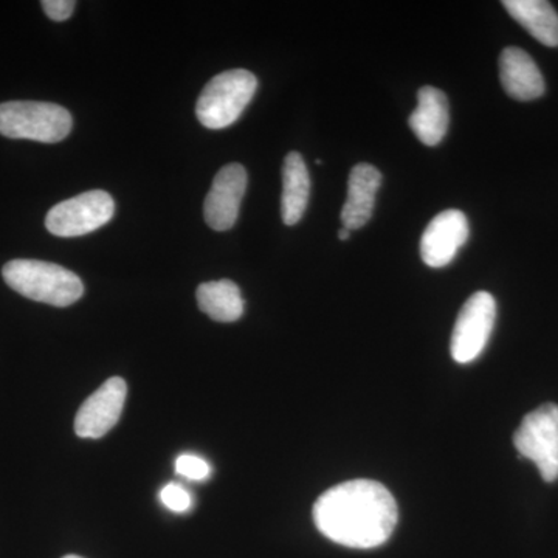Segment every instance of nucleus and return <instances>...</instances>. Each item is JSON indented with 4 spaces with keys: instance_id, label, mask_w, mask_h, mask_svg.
I'll use <instances>...</instances> for the list:
<instances>
[{
    "instance_id": "nucleus-4",
    "label": "nucleus",
    "mask_w": 558,
    "mask_h": 558,
    "mask_svg": "<svg viewBox=\"0 0 558 558\" xmlns=\"http://www.w3.org/2000/svg\"><path fill=\"white\" fill-rule=\"evenodd\" d=\"M72 116L53 102L9 101L0 105V134L39 143L62 142L72 131Z\"/></svg>"
},
{
    "instance_id": "nucleus-6",
    "label": "nucleus",
    "mask_w": 558,
    "mask_h": 558,
    "mask_svg": "<svg viewBox=\"0 0 558 558\" xmlns=\"http://www.w3.org/2000/svg\"><path fill=\"white\" fill-rule=\"evenodd\" d=\"M113 211L116 204L109 193L87 191L54 205L47 213L46 227L54 236H84L110 222Z\"/></svg>"
},
{
    "instance_id": "nucleus-9",
    "label": "nucleus",
    "mask_w": 558,
    "mask_h": 558,
    "mask_svg": "<svg viewBox=\"0 0 558 558\" xmlns=\"http://www.w3.org/2000/svg\"><path fill=\"white\" fill-rule=\"evenodd\" d=\"M247 182V171L240 163L227 165L216 174L204 205L205 222L213 230L227 231L236 223Z\"/></svg>"
},
{
    "instance_id": "nucleus-2",
    "label": "nucleus",
    "mask_w": 558,
    "mask_h": 558,
    "mask_svg": "<svg viewBox=\"0 0 558 558\" xmlns=\"http://www.w3.org/2000/svg\"><path fill=\"white\" fill-rule=\"evenodd\" d=\"M2 277L11 289L25 299L50 306L68 307L84 293L78 275L46 260H10L3 266Z\"/></svg>"
},
{
    "instance_id": "nucleus-13",
    "label": "nucleus",
    "mask_w": 558,
    "mask_h": 558,
    "mask_svg": "<svg viewBox=\"0 0 558 558\" xmlns=\"http://www.w3.org/2000/svg\"><path fill=\"white\" fill-rule=\"evenodd\" d=\"M409 124L424 145H439L449 130V100L446 94L436 87H422L417 94V108L411 113Z\"/></svg>"
},
{
    "instance_id": "nucleus-7",
    "label": "nucleus",
    "mask_w": 558,
    "mask_h": 558,
    "mask_svg": "<svg viewBox=\"0 0 558 558\" xmlns=\"http://www.w3.org/2000/svg\"><path fill=\"white\" fill-rule=\"evenodd\" d=\"M497 319V301L488 292H476L462 306L453 333H451V357L454 362H473L486 349Z\"/></svg>"
},
{
    "instance_id": "nucleus-17",
    "label": "nucleus",
    "mask_w": 558,
    "mask_h": 558,
    "mask_svg": "<svg viewBox=\"0 0 558 558\" xmlns=\"http://www.w3.org/2000/svg\"><path fill=\"white\" fill-rule=\"evenodd\" d=\"M175 472L186 480L204 481L211 473V468L205 459L194 457V454H180L175 461Z\"/></svg>"
},
{
    "instance_id": "nucleus-19",
    "label": "nucleus",
    "mask_w": 558,
    "mask_h": 558,
    "mask_svg": "<svg viewBox=\"0 0 558 558\" xmlns=\"http://www.w3.org/2000/svg\"><path fill=\"white\" fill-rule=\"evenodd\" d=\"M40 5L51 21L62 22L72 16L76 3L72 0H44Z\"/></svg>"
},
{
    "instance_id": "nucleus-1",
    "label": "nucleus",
    "mask_w": 558,
    "mask_h": 558,
    "mask_svg": "<svg viewBox=\"0 0 558 558\" xmlns=\"http://www.w3.org/2000/svg\"><path fill=\"white\" fill-rule=\"evenodd\" d=\"M399 520L398 505L387 487L354 480L329 488L314 506L315 526L337 545L371 549L384 545Z\"/></svg>"
},
{
    "instance_id": "nucleus-15",
    "label": "nucleus",
    "mask_w": 558,
    "mask_h": 558,
    "mask_svg": "<svg viewBox=\"0 0 558 558\" xmlns=\"http://www.w3.org/2000/svg\"><path fill=\"white\" fill-rule=\"evenodd\" d=\"M502 7L543 46H558V13L553 3L545 0H505Z\"/></svg>"
},
{
    "instance_id": "nucleus-21",
    "label": "nucleus",
    "mask_w": 558,
    "mask_h": 558,
    "mask_svg": "<svg viewBox=\"0 0 558 558\" xmlns=\"http://www.w3.org/2000/svg\"><path fill=\"white\" fill-rule=\"evenodd\" d=\"M62 558H83V557H78V556H65V557H62Z\"/></svg>"
},
{
    "instance_id": "nucleus-14",
    "label": "nucleus",
    "mask_w": 558,
    "mask_h": 558,
    "mask_svg": "<svg viewBox=\"0 0 558 558\" xmlns=\"http://www.w3.org/2000/svg\"><path fill=\"white\" fill-rule=\"evenodd\" d=\"M311 178L306 161L299 153H290L282 167L281 215L286 226H295L310 204Z\"/></svg>"
},
{
    "instance_id": "nucleus-8",
    "label": "nucleus",
    "mask_w": 558,
    "mask_h": 558,
    "mask_svg": "<svg viewBox=\"0 0 558 558\" xmlns=\"http://www.w3.org/2000/svg\"><path fill=\"white\" fill-rule=\"evenodd\" d=\"M126 381L121 377L106 380L86 402L75 418V432L80 438L98 439L116 427L126 400Z\"/></svg>"
},
{
    "instance_id": "nucleus-11",
    "label": "nucleus",
    "mask_w": 558,
    "mask_h": 558,
    "mask_svg": "<svg viewBox=\"0 0 558 558\" xmlns=\"http://www.w3.org/2000/svg\"><path fill=\"white\" fill-rule=\"evenodd\" d=\"M499 78L513 100H537L545 94V78L538 65L519 47H508L499 57Z\"/></svg>"
},
{
    "instance_id": "nucleus-16",
    "label": "nucleus",
    "mask_w": 558,
    "mask_h": 558,
    "mask_svg": "<svg viewBox=\"0 0 558 558\" xmlns=\"http://www.w3.org/2000/svg\"><path fill=\"white\" fill-rule=\"evenodd\" d=\"M197 304L209 318L220 323H233L244 314L241 290L230 279L204 282L197 288Z\"/></svg>"
},
{
    "instance_id": "nucleus-18",
    "label": "nucleus",
    "mask_w": 558,
    "mask_h": 558,
    "mask_svg": "<svg viewBox=\"0 0 558 558\" xmlns=\"http://www.w3.org/2000/svg\"><path fill=\"white\" fill-rule=\"evenodd\" d=\"M160 499L172 512H186L191 508V495L179 484H167L160 490Z\"/></svg>"
},
{
    "instance_id": "nucleus-20",
    "label": "nucleus",
    "mask_w": 558,
    "mask_h": 558,
    "mask_svg": "<svg viewBox=\"0 0 558 558\" xmlns=\"http://www.w3.org/2000/svg\"><path fill=\"white\" fill-rule=\"evenodd\" d=\"M349 236H351V231H349L348 229H341L339 231V238H340V241H348L349 240Z\"/></svg>"
},
{
    "instance_id": "nucleus-5",
    "label": "nucleus",
    "mask_w": 558,
    "mask_h": 558,
    "mask_svg": "<svg viewBox=\"0 0 558 558\" xmlns=\"http://www.w3.org/2000/svg\"><path fill=\"white\" fill-rule=\"evenodd\" d=\"M513 444L520 457L537 465L546 483L558 480V407L545 403L524 416Z\"/></svg>"
},
{
    "instance_id": "nucleus-10",
    "label": "nucleus",
    "mask_w": 558,
    "mask_h": 558,
    "mask_svg": "<svg viewBox=\"0 0 558 558\" xmlns=\"http://www.w3.org/2000/svg\"><path fill=\"white\" fill-rule=\"evenodd\" d=\"M468 216L459 209L439 213L421 238L422 260L433 269L449 266L469 240Z\"/></svg>"
},
{
    "instance_id": "nucleus-12",
    "label": "nucleus",
    "mask_w": 558,
    "mask_h": 558,
    "mask_svg": "<svg viewBox=\"0 0 558 558\" xmlns=\"http://www.w3.org/2000/svg\"><path fill=\"white\" fill-rule=\"evenodd\" d=\"M380 185V171L373 165L360 163L352 168L348 182V199L341 209L344 229L359 230L368 223Z\"/></svg>"
},
{
    "instance_id": "nucleus-3",
    "label": "nucleus",
    "mask_w": 558,
    "mask_h": 558,
    "mask_svg": "<svg viewBox=\"0 0 558 558\" xmlns=\"http://www.w3.org/2000/svg\"><path fill=\"white\" fill-rule=\"evenodd\" d=\"M258 80L244 69L227 70L202 90L196 116L208 130H226L238 121L255 97Z\"/></svg>"
}]
</instances>
